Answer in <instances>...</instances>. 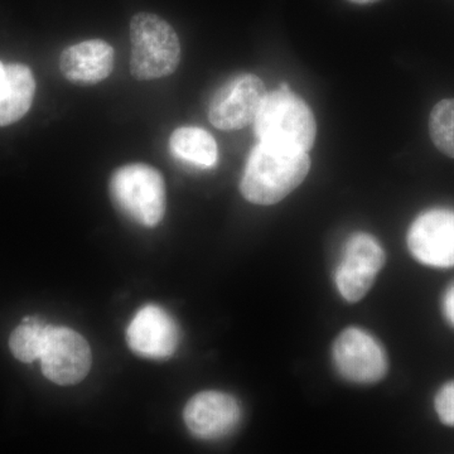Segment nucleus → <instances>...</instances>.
I'll return each instance as SVG.
<instances>
[{"instance_id": "13", "label": "nucleus", "mask_w": 454, "mask_h": 454, "mask_svg": "<svg viewBox=\"0 0 454 454\" xmlns=\"http://www.w3.org/2000/svg\"><path fill=\"white\" fill-rule=\"evenodd\" d=\"M35 80L31 68L0 61V127L20 121L31 109Z\"/></svg>"}, {"instance_id": "7", "label": "nucleus", "mask_w": 454, "mask_h": 454, "mask_svg": "<svg viewBox=\"0 0 454 454\" xmlns=\"http://www.w3.org/2000/svg\"><path fill=\"white\" fill-rule=\"evenodd\" d=\"M384 264V250L373 236L365 232L352 235L346 243L342 262L334 276L343 300L348 303L363 300Z\"/></svg>"}, {"instance_id": "12", "label": "nucleus", "mask_w": 454, "mask_h": 454, "mask_svg": "<svg viewBox=\"0 0 454 454\" xmlns=\"http://www.w3.org/2000/svg\"><path fill=\"white\" fill-rule=\"evenodd\" d=\"M115 53L107 42L90 40L73 44L59 57V68L68 82L94 85L113 73Z\"/></svg>"}, {"instance_id": "16", "label": "nucleus", "mask_w": 454, "mask_h": 454, "mask_svg": "<svg viewBox=\"0 0 454 454\" xmlns=\"http://www.w3.org/2000/svg\"><path fill=\"white\" fill-rule=\"evenodd\" d=\"M429 133L438 151L454 158V98L439 101L429 116Z\"/></svg>"}, {"instance_id": "2", "label": "nucleus", "mask_w": 454, "mask_h": 454, "mask_svg": "<svg viewBox=\"0 0 454 454\" xmlns=\"http://www.w3.org/2000/svg\"><path fill=\"white\" fill-rule=\"evenodd\" d=\"M254 129L259 142L309 152L315 145L317 124L309 106L282 83L265 97Z\"/></svg>"}, {"instance_id": "17", "label": "nucleus", "mask_w": 454, "mask_h": 454, "mask_svg": "<svg viewBox=\"0 0 454 454\" xmlns=\"http://www.w3.org/2000/svg\"><path fill=\"white\" fill-rule=\"evenodd\" d=\"M435 411L444 426L454 427V381L447 382L435 395Z\"/></svg>"}, {"instance_id": "9", "label": "nucleus", "mask_w": 454, "mask_h": 454, "mask_svg": "<svg viewBox=\"0 0 454 454\" xmlns=\"http://www.w3.org/2000/svg\"><path fill=\"white\" fill-rule=\"evenodd\" d=\"M408 247L424 265L454 267V211L433 208L420 214L409 229Z\"/></svg>"}, {"instance_id": "18", "label": "nucleus", "mask_w": 454, "mask_h": 454, "mask_svg": "<svg viewBox=\"0 0 454 454\" xmlns=\"http://www.w3.org/2000/svg\"><path fill=\"white\" fill-rule=\"evenodd\" d=\"M443 313L447 321L454 327V284L444 293Z\"/></svg>"}, {"instance_id": "1", "label": "nucleus", "mask_w": 454, "mask_h": 454, "mask_svg": "<svg viewBox=\"0 0 454 454\" xmlns=\"http://www.w3.org/2000/svg\"><path fill=\"white\" fill-rule=\"evenodd\" d=\"M309 168V152L259 142L247 158L241 195L255 205H276L300 186Z\"/></svg>"}, {"instance_id": "5", "label": "nucleus", "mask_w": 454, "mask_h": 454, "mask_svg": "<svg viewBox=\"0 0 454 454\" xmlns=\"http://www.w3.org/2000/svg\"><path fill=\"white\" fill-rule=\"evenodd\" d=\"M40 361L44 378L68 387L88 376L92 364L91 348L73 328L49 325Z\"/></svg>"}, {"instance_id": "3", "label": "nucleus", "mask_w": 454, "mask_h": 454, "mask_svg": "<svg viewBox=\"0 0 454 454\" xmlns=\"http://www.w3.org/2000/svg\"><path fill=\"white\" fill-rule=\"evenodd\" d=\"M130 71L140 82L163 79L177 70L181 43L175 28L153 13L140 12L130 20Z\"/></svg>"}, {"instance_id": "10", "label": "nucleus", "mask_w": 454, "mask_h": 454, "mask_svg": "<svg viewBox=\"0 0 454 454\" xmlns=\"http://www.w3.org/2000/svg\"><path fill=\"white\" fill-rule=\"evenodd\" d=\"M127 342L138 356L164 360L172 356L178 348V325L162 307L146 304L128 325Z\"/></svg>"}, {"instance_id": "4", "label": "nucleus", "mask_w": 454, "mask_h": 454, "mask_svg": "<svg viewBox=\"0 0 454 454\" xmlns=\"http://www.w3.org/2000/svg\"><path fill=\"white\" fill-rule=\"evenodd\" d=\"M110 196L116 207L145 227L157 226L166 214V184L162 173L145 163L127 164L113 173Z\"/></svg>"}, {"instance_id": "8", "label": "nucleus", "mask_w": 454, "mask_h": 454, "mask_svg": "<svg viewBox=\"0 0 454 454\" xmlns=\"http://www.w3.org/2000/svg\"><path fill=\"white\" fill-rule=\"evenodd\" d=\"M333 361L340 375L355 384H376L387 372V357L380 343L356 327L342 331L334 340Z\"/></svg>"}, {"instance_id": "19", "label": "nucleus", "mask_w": 454, "mask_h": 454, "mask_svg": "<svg viewBox=\"0 0 454 454\" xmlns=\"http://www.w3.org/2000/svg\"><path fill=\"white\" fill-rule=\"evenodd\" d=\"M351 2L357 3V4H369V3L376 2V0H351Z\"/></svg>"}, {"instance_id": "14", "label": "nucleus", "mask_w": 454, "mask_h": 454, "mask_svg": "<svg viewBox=\"0 0 454 454\" xmlns=\"http://www.w3.org/2000/svg\"><path fill=\"white\" fill-rule=\"evenodd\" d=\"M173 157L197 168H212L219 160L216 140L207 130L199 127H182L169 138Z\"/></svg>"}, {"instance_id": "15", "label": "nucleus", "mask_w": 454, "mask_h": 454, "mask_svg": "<svg viewBox=\"0 0 454 454\" xmlns=\"http://www.w3.org/2000/svg\"><path fill=\"white\" fill-rule=\"evenodd\" d=\"M49 325L37 317H26L9 337V349L18 361L32 364L40 360Z\"/></svg>"}, {"instance_id": "6", "label": "nucleus", "mask_w": 454, "mask_h": 454, "mask_svg": "<svg viewBox=\"0 0 454 454\" xmlns=\"http://www.w3.org/2000/svg\"><path fill=\"white\" fill-rule=\"evenodd\" d=\"M265 97L267 90L258 76L238 74L215 92L208 119L220 130L243 129L255 121Z\"/></svg>"}, {"instance_id": "11", "label": "nucleus", "mask_w": 454, "mask_h": 454, "mask_svg": "<svg viewBox=\"0 0 454 454\" xmlns=\"http://www.w3.org/2000/svg\"><path fill=\"white\" fill-rule=\"evenodd\" d=\"M184 424L195 437L212 441L230 434L241 420L238 400L221 391H202L184 406Z\"/></svg>"}]
</instances>
